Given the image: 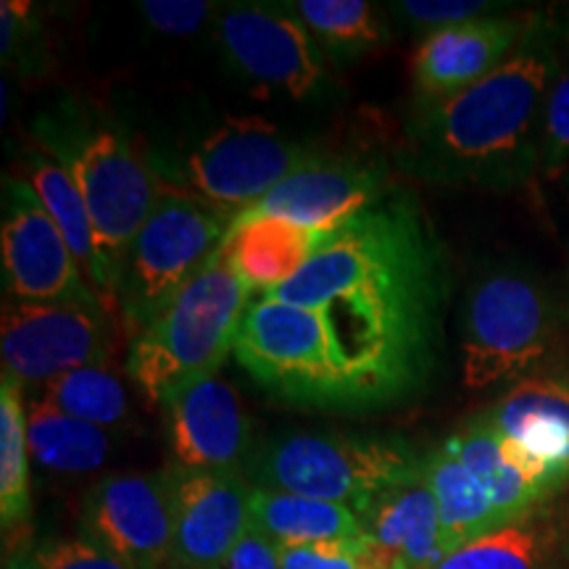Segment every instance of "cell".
Listing matches in <instances>:
<instances>
[{
	"label": "cell",
	"mask_w": 569,
	"mask_h": 569,
	"mask_svg": "<svg viewBox=\"0 0 569 569\" xmlns=\"http://www.w3.org/2000/svg\"><path fill=\"white\" fill-rule=\"evenodd\" d=\"M319 156L259 117H230L184 153L161 188L201 198L234 219Z\"/></svg>",
	"instance_id": "9c48e42d"
},
{
	"label": "cell",
	"mask_w": 569,
	"mask_h": 569,
	"mask_svg": "<svg viewBox=\"0 0 569 569\" xmlns=\"http://www.w3.org/2000/svg\"><path fill=\"white\" fill-rule=\"evenodd\" d=\"M559 67L557 30L532 17L493 74L457 96L419 98L403 132V172L443 188H522L540 172L543 109Z\"/></svg>",
	"instance_id": "7a4b0ae2"
},
{
	"label": "cell",
	"mask_w": 569,
	"mask_h": 569,
	"mask_svg": "<svg viewBox=\"0 0 569 569\" xmlns=\"http://www.w3.org/2000/svg\"><path fill=\"white\" fill-rule=\"evenodd\" d=\"M234 359L269 393L298 407L372 411L388 407L315 309L261 296L246 311Z\"/></svg>",
	"instance_id": "3957f363"
},
{
	"label": "cell",
	"mask_w": 569,
	"mask_h": 569,
	"mask_svg": "<svg viewBox=\"0 0 569 569\" xmlns=\"http://www.w3.org/2000/svg\"><path fill=\"white\" fill-rule=\"evenodd\" d=\"M557 317L551 298L519 272L488 274L472 288L465 309V386L486 390L517 386L543 372Z\"/></svg>",
	"instance_id": "ba28073f"
},
{
	"label": "cell",
	"mask_w": 569,
	"mask_h": 569,
	"mask_svg": "<svg viewBox=\"0 0 569 569\" xmlns=\"http://www.w3.org/2000/svg\"><path fill=\"white\" fill-rule=\"evenodd\" d=\"M327 234L282 219H234L222 253L253 296H272L301 272Z\"/></svg>",
	"instance_id": "ffe728a7"
},
{
	"label": "cell",
	"mask_w": 569,
	"mask_h": 569,
	"mask_svg": "<svg viewBox=\"0 0 569 569\" xmlns=\"http://www.w3.org/2000/svg\"><path fill=\"white\" fill-rule=\"evenodd\" d=\"M27 443L40 467L61 475L96 472L111 448L103 427L63 415L38 396L27 403Z\"/></svg>",
	"instance_id": "484cf974"
},
{
	"label": "cell",
	"mask_w": 569,
	"mask_h": 569,
	"mask_svg": "<svg viewBox=\"0 0 569 569\" xmlns=\"http://www.w3.org/2000/svg\"><path fill=\"white\" fill-rule=\"evenodd\" d=\"M288 11L332 53H361L382 40L380 13L365 0H298Z\"/></svg>",
	"instance_id": "f1b7e54d"
},
{
	"label": "cell",
	"mask_w": 569,
	"mask_h": 569,
	"mask_svg": "<svg viewBox=\"0 0 569 569\" xmlns=\"http://www.w3.org/2000/svg\"><path fill=\"white\" fill-rule=\"evenodd\" d=\"M356 515L365 525L367 538L407 569H436L448 557L438 503L425 472L375 496Z\"/></svg>",
	"instance_id": "d6986e66"
},
{
	"label": "cell",
	"mask_w": 569,
	"mask_h": 569,
	"mask_svg": "<svg viewBox=\"0 0 569 569\" xmlns=\"http://www.w3.org/2000/svg\"><path fill=\"white\" fill-rule=\"evenodd\" d=\"M3 569H34V565H32L30 553H27V557H11V559H6Z\"/></svg>",
	"instance_id": "d590c367"
},
{
	"label": "cell",
	"mask_w": 569,
	"mask_h": 569,
	"mask_svg": "<svg viewBox=\"0 0 569 569\" xmlns=\"http://www.w3.org/2000/svg\"><path fill=\"white\" fill-rule=\"evenodd\" d=\"M82 530L130 569H172V469L111 475L96 482L82 501Z\"/></svg>",
	"instance_id": "8fae6325"
},
{
	"label": "cell",
	"mask_w": 569,
	"mask_h": 569,
	"mask_svg": "<svg viewBox=\"0 0 569 569\" xmlns=\"http://www.w3.org/2000/svg\"><path fill=\"white\" fill-rule=\"evenodd\" d=\"M174 480V567L222 569L251 530V482L232 472H184Z\"/></svg>",
	"instance_id": "2e32d148"
},
{
	"label": "cell",
	"mask_w": 569,
	"mask_h": 569,
	"mask_svg": "<svg viewBox=\"0 0 569 569\" xmlns=\"http://www.w3.org/2000/svg\"><path fill=\"white\" fill-rule=\"evenodd\" d=\"M540 172L557 180L569 172V61L553 77L540 132Z\"/></svg>",
	"instance_id": "4dcf8cb0"
},
{
	"label": "cell",
	"mask_w": 569,
	"mask_h": 569,
	"mask_svg": "<svg viewBox=\"0 0 569 569\" xmlns=\"http://www.w3.org/2000/svg\"><path fill=\"white\" fill-rule=\"evenodd\" d=\"M30 559L34 569H130L90 538H48Z\"/></svg>",
	"instance_id": "1f68e13d"
},
{
	"label": "cell",
	"mask_w": 569,
	"mask_h": 569,
	"mask_svg": "<svg viewBox=\"0 0 569 569\" xmlns=\"http://www.w3.org/2000/svg\"><path fill=\"white\" fill-rule=\"evenodd\" d=\"M567 543L565 528L538 509L448 553L436 569H557Z\"/></svg>",
	"instance_id": "603a6c76"
},
{
	"label": "cell",
	"mask_w": 569,
	"mask_h": 569,
	"mask_svg": "<svg viewBox=\"0 0 569 569\" xmlns=\"http://www.w3.org/2000/svg\"><path fill=\"white\" fill-rule=\"evenodd\" d=\"M38 146L63 163L88 203L103 303L111 309L117 306V284L127 253L159 201L151 169L119 127L74 113L42 119Z\"/></svg>",
	"instance_id": "277c9868"
},
{
	"label": "cell",
	"mask_w": 569,
	"mask_h": 569,
	"mask_svg": "<svg viewBox=\"0 0 569 569\" xmlns=\"http://www.w3.org/2000/svg\"><path fill=\"white\" fill-rule=\"evenodd\" d=\"M251 298L219 248L180 296L132 338L127 375L140 393L151 403H167L190 382L217 375L234 353Z\"/></svg>",
	"instance_id": "5b68a950"
},
{
	"label": "cell",
	"mask_w": 569,
	"mask_h": 569,
	"mask_svg": "<svg viewBox=\"0 0 569 569\" xmlns=\"http://www.w3.org/2000/svg\"><path fill=\"white\" fill-rule=\"evenodd\" d=\"M256 488L346 503L353 511L375 496L422 475V457L398 438H353L336 432H290L253 453Z\"/></svg>",
	"instance_id": "8992f818"
},
{
	"label": "cell",
	"mask_w": 569,
	"mask_h": 569,
	"mask_svg": "<svg viewBox=\"0 0 569 569\" xmlns=\"http://www.w3.org/2000/svg\"><path fill=\"white\" fill-rule=\"evenodd\" d=\"M222 569H282L280 546L269 540L264 532L251 528L234 546Z\"/></svg>",
	"instance_id": "e575fe53"
},
{
	"label": "cell",
	"mask_w": 569,
	"mask_h": 569,
	"mask_svg": "<svg viewBox=\"0 0 569 569\" xmlns=\"http://www.w3.org/2000/svg\"><path fill=\"white\" fill-rule=\"evenodd\" d=\"M109 332L103 303L6 298L0 322L3 372L21 386H46L74 369L101 365Z\"/></svg>",
	"instance_id": "30bf717a"
},
{
	"label": "cell",
	"mask_w": 569,
	"mask_h": 569,
	"mask_svg": "<svg viewBox=\"0 0 569 569\" xmlns=\"http://www.w3.org/2000/svg\"><path fill=\"white\" fill-rule=\"evenodd\" d=\"M443 446L480 480L507 525L543 507L546 496L507 465L496 427L488 422L486 415L469 419L461 430L443 440Z\"/></svg>",
	"instance_id": "cb8c5ba5"
},
{
	"label": "cell",
	"mask_w": 569,
	"mask_h": 569,
	"mask_svg": "<svg viewBox=\"0 0 569 569\" xmlns=\"http://www.w3.org/2000/svg\"><path fill=\"white\" fill-rule=\"evenodd\" d=\"M163 407L172 467L240 475L251 457V422L230 382L203 377L169 396Z\"/></svg>",
	"instance_id": "9a60e30c"
},
{
	"label": "cell",
	"mask_w": 569,
	"mask_h": 569,
	"mask_svg": "<svg viewBox=\"0 0 569 569\" xmlns=\"http://www.w3.org/2000/svg\"><path fill=\"white\" fill-rule=\"evenodd\" d=\"M396 193L382 167L356 159H315L238 219L272 217L330 234Z\"/></svg>",
	"instance_id": "5bb4252c"
},
{
	"label": "cell",
	"mask_w": 569,
	"mask_h": 569,
	"mask_svg": "<svg viewBox=\"0 0 569 569\" xmlns=\"http://www.w3.org/2000/svg\"><path fill=\"white\" fill-rule=\"evenodd\" d=\"M280 565L282 569H407L369 538L288 546V549H280Z\"/></svg>",
	"instance_id": "f546056e"
},
{
	"label": "cell",
	"mask_w": 569,
	"mask_h": 569,
	"mask_svg": "<svg viewBox=\"0 0 569 569\" xmlns=\"http://www.w3.org/2000/svg\"><path fill=\"white\" fill-rule=\"evenodd\" d=\"M21 382L3 372L0 382V517L3 528L21 522L30 511V443Z\"/></svg>",
	"instance_id": "4316f807"
},
{
	"label": "cell",
	"mask_w": 569,
	"mask_h": 569,
	"mask_svg": "<svg viewBox=\"0 0 569 569\" xmlns=\"http://www.w3.org/2000/svg\"><path fill=\"white\" fill-rule=\"evenodd\" d=\"M24 180L38 193L40 203L51 213V219L59 227L63 240L74 253L84 280L96 290V296L103 301V282H101V264H98L96 232H92V219L88 203L71 180V174L63 169V163L46 153L42 148H34L32 153L24 156ZM106 306V303H103Z\"/></svg>",
	"instance_id": "d4e9b609"
},
{
	"label": "cell",
	"mask_w": 569,
	"mask_h": 569,
	"mask_svg": "<svg viewBox=\"0 0 569 569\" xmlns=\"http://www.w3.org/2000/svg\"><path fill=\"white\" fill-rule=\"evenodd\" d=\"M503 438L546 467L553 486L569 482V375L540 372L511 386L488 411Z\"/></svg>",
	"instance_id": "ac0fdd59"
},
{
	"label": "cell",
	"mask_w": 569,
	"mask_h": 569,
	"mask_svg": "<svg viewBox=\"0 0 569 569\" xmlns=\"http://www.w3.org/2000/svg\"><path fill=\"white\" fill-rule=\"evenodd\" d=\"M0 248L6 293L11 298L38 303H103L84 280L51 213L21 177L6 180Z\"/></svg>",
	"instance_id": "7c38bea8"
},
{
	"label": "cell",
	"mask_w": 569,
	"mask_h": 569,
	"mask_svg": "<svg viewBox=\"0 0 569 569\" xmlns=\"http://www.w3.org/2000/svg\"><path fill=\"white\" fill-rule=\"evenodd\" d=\"M269 298L319 311L388 407L425 390L436 369L446 261L409 193L327 234Z\"/></svg>",
	"instance_id": "6da1fadb"
},
{
	"label": "cell",
	"mask_w": 569,
	"mask_h": 569,
	"mask_svg": "<svg viewBox=\"0 0 569 569\" xmlns=\"http://www.w3.org/2000/svg\"><path fill=\"white\" fill-rule=\"evenodd\" d=\"M232 217L201 198L161 188L151 217L127 253L119 274L117 306L130 336H140L213 259Z\"/></svg>",
	"instance_id": "52a82bcc"
},
{
	"label": "cell",
	"mask_w": 569,
	"mask_h": 569,
	"mask_svg": "<svg viewBox=\"0 0 569 569\" xmlns=\"http://www.w3.org/2000/svg\"><path fill=\"white\" fill-rule=\"evenodd\" d=\"M493 9V3H480V0H407V3L393 6L398 17L419 27V30H427V34L443 30V27L488 17Z\"/></svg>",
	"instance_id": "d6a6232c"
},
{
	"label": "cell",
	"mask_w": 569,
	"mask_h": 569,
	"mask_svg": "<svg viewBox=\"0 0 569 569\" xmlns=\"http://www.w3.org/2000/svg\"><path fill=\"white\" fill-rule=\"evenodd\" d=\"M217 38L224 56L248 80L309 101L325 90L327 69L319 42L290 11L238 3L219 13Z\"/></svg>",
	"instance_id": "4fadbf2b"
},
{
	"label": "cell",
	"mask_w": 569,
	"mask_h": 569,
	"mask_svg": "<svg viewBox=\"0 0 569 569\" xmlns=\"http://www.w3.org/2000/svg\"><path fill=\"white\" fill-rule=\"evenodd\" d=\"M251 528L264 532L280 549L367 538L359 515L346 503L256 486L251 490Z\"/></svg>",
	"instance_id": "44dd1931"
},
{
	"label": "cell",
	"mask_w": 569,
	"mask_h": 569,
	"mask_svg": "<svg viewBox=\"0 0 569 569\" xmlns=\"http://www.w3.org/2000/svg\"><path fill=\"white\" fill-rule=\"evenodd\" d=\"M140 17L151 24V30L161 34H193L206 24L213 3L203 0H142L138 3Z\"/></svg>",
	"instance_id": "836d02e7"
},
{
	"label": "cell",
	"mask_w": 569,
	"mask_h": 569,
	"mask_svg": "<svg viewBox=\"0 0 569 569\" xmlns=\"http://www.w3.org/2000/svg\"><path fill=\"white\" fill-rule=\"evenodd\" d=\"M38 398L63 411V415L98 425L103 430L124 422L127 411H130L124 386L103 365L82 367L56 377V380L40 386Z\"/></svg>",
	"instance_id": "83f0119b"
},
{
	"label": "cell",
	"mask_w": 569,
	"mask_h": 569,
	"mask_svg": "<svg viewBox=\"0 0 569 569\" xmlns=\"http://www.w3.org/2000/svg\"><path fill=\"white\" fill-rule=\"evenodd\" d=\"M172 569H177V567H172Z\"/></svg>",
	"instance_id": "8d00e7d4"
},
{
	"label": "cell",
	"mask_w": 569,
	"mask_h": 569,
	"mask_svg": "<svg viewBox=\"0 0 569 569\" xmlns=\"http://www.w3.org/2000/svg\"><path fill=\"white\" fill-rule=\"evenodd\" d=\"M532 17L519 19L488 13L427 34L411 63L419 98L436 101V98L457 96L475 82L486 80L503 61L511 59Z\"/></svg>",
	"instance_id": "e0dca14e"
},
{
	"label": "cell",
	"mask_w": 569,
	"mask_h": 569,
	"mask_svg": "<svg viewBox=\"0 0 569 569\" xmlns=\"http://www.w3.org/2000/svg\"><path fill=\"white\" fill-rule=\"evenodd\" d=\"M422 472L436 496L440 532L448 553L507 525L480 480L453 453H448L443 443L436 451L425 453Z\"/></svg>",
	"instance_id": "7402d4cb"
}]
</instances>
